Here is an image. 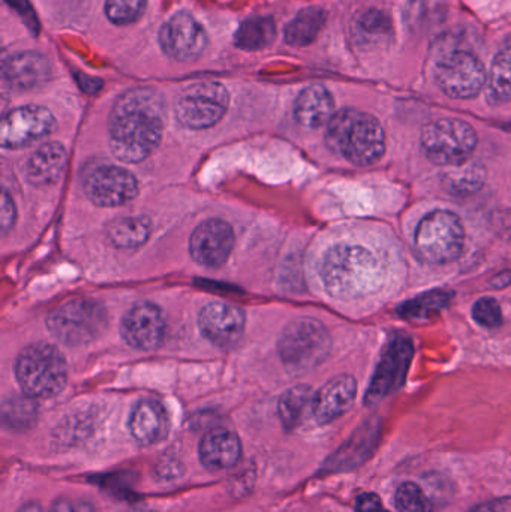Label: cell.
I'll return each mask as SVG.
<instances>
[{"mask_svg": "<svg viewBox=\"0 0 511 512\" xmlns=\"http://www.w3.org/2000/svg\"><path fill=\"white\" fill-rule=\"evenodd\" d=\"M47 325L50 333L63 345H89L107 328V310L98 301L77 298L54 309L48 316Z\"/></svg>", "mask_w": 511, "mask_h": 512, "instance_id": "obj_5", "label": "cell"}, {"mask_svg": "<svg viewBox=\"0 0 511 512\" xmlns=\"http://www.w3.org/2000/svg\"><path fill=\"white\" fill-rule=\"evenodd\" d=\"M452 292L447 291H431L413 298V300L405 301L398 307V313L402 318H429L434 313L441 312L449 306L452 301Z\"/></svg>", "mask_w": 511, "mask_h": 512, "instance_id": "obj_31", "label": "cell"}, {"mask_svg": "<svg viewBox=\"0 0 511 512\" xmlns=\"http://www.w3.org/2000/svg\"><path fill=\"white\" fill-rule=\"evenodd\" d=\"M437 80L450 98H474L485 86V66L473 53L453 51L438 63Z\"/></svg>", "mask_w": 511, "mask_h": 512, "instance_id": "obj_11", "label": "cell"}, {"mask_svg": "<svg viewBox=\"0 0 511 512\" xmlns=\"http://www.w3.org/2000/svg\"><path fill=\"white\" fill-rule=\"evenodd\" d=\"M50 512H75V508H72V505L65 499H60V501L54 502Z\"/></svg>", "mask_w": 511, "mask_h": 512, "instance_id": "obj_41", "label": "cell"}, {"mask_svg": "<svg viewBox=\"0 0 511 512\" xmlns=\"http://www.w3.org/2000/svg\"><path fill=\"white\" fill-rule=\"evenodd\" d=\"M66 159L68 155L62 144H44L27 161V180L35 186L56 185L65 171Z\"/></svg>", "mask_w": 511, "mask_h": 512, "instance_id": "obj_23", "label": "cell"}, {"mask_svg": "<svg viewBox=\"0 0 511 512\" xmlns=\"http://www.w3.org/2000/svg\"><path fill=\"white\" fill-rule=\"evenodd\" d=\"M129 430L135 441L140 444H158L164 441L170 432L167 411L156 400H143L132 411Z\"/></svg>", "mask_w": 511, "mask_h": 512, "instance_id": "obj_20", "label": "cell"}, {"mask_svg": "<svg viewBox=\"0 0 511 512\" xmlns=\"http://www.w3.org/2000/svg\"><path fill=\"white\" fill-rule=\"evenodd\" d=\"M198 456L204 468L210 471H225L239 463L242 457V442L233 430H210L201 439Z\"/></svg>", "mask_w": 511, "mask_h": 512, "instance_id": "obj_19", "label": "cell"}, {"mask_svg": "<svg viewBox=\"0 0 511 512\" xmlns=\"http://www.w3.org/2000/svg\"><path fill=\"white\" fill-rule=\"evenodd\" d=\"M18 512H42V510L38 504H26L23 505Z\"/></svg>", "mask_w": 511, "mask_h": 512, "instance_id": "obj_42", "label": "cell"}, {"mask_svg": "<svg viewBox=\"0 0 511 512\" xmlns=\"http://www.w3.org/2000/svg\"><path fill=\"white\" fill-rule=\"evenodd\" d=\"M396 510L399 512H434V504L423 492L422 487L414 483H404L396 490Z\"/></svg>", "mask_w": 511, "mask_h": 512, "instance_id": "obj_33", "label": "cell"}, {"mask_svg": "<svg viewBox=\"0 0 511 512\" xmlns=\"http://www.w3.org/2000/svg\"><path fill=\"white\" fill-rule=\"evenodd\" d=\"M446 9V0H410L405 20L413 32H423L440 23Z\"/></svg>", "mask_w": 511, "mask_h": 512, "instance_id": "obj_30", "label": "cell"}, {"mask_svg": "<svg viewBox=\"0 0 511 512\" xmlns=\"http://www.w3.org/2000/svg\"><path fill=\"white\" fill-rule=\"evenodd\" d=\"M54 128L56 119L47 108L35 105L15 108L3 117L0 141L5 149H20L47 137Z\"/></svg>", "mask_w": 511, "mask_h": 512, "instance_id": "obj_13", "label": "cell"}, {"mask_svg": "<svg viewBox=\"0 0 511 512\" xmlns=\"http://www.w3.org/2000/svg\"><path fill=\"white\" fill-rule=\"evenodd\" d=\"M165 327L164 313L156 304L138 303L123 318L122 336L132 348L153 351L164 340Z\"/></svg>", "mask_w": 511, "mask_h": 512, "instance_id": "obj_15", "label": "cell"}, {"mask_svg": "<svg viewBox=\"0 0 511 512\" xmlns=\"http://www.w3.org/2000/svg\"><path fill=\"white\" fill-rule=\"evenodd\" d=\"M357 512H386L380 496L375 493H363L356 499Z\"/></svg>", "mask_w": 511, "mask_h": 512, "instance_id": "obj_38", "label": "cell"}, {"mask_svg": "<svg viewBox=\"0 0 511 512\" xmlns=\"http://www.w3.org/2000/svg\"><path fill=\"white\" fill-rule=\"evenodd\" d=\"M335 101L332 93L320 84L306 87L296 104H294V117L303 128L317 129L326 125L335 116Z\"/></svg>", "mask_w": 511, "mask_h": 512, "instance_id": "obj_22", "label": "cell"}, {"mask_svg": "<svg viewBox=\"0 0 511 512\" xmlns=\"http://www.w3.org/2000/svg\"><path fill=\"white\" fill-rule=\"evenodd\" d=\"M326 23V12L321 8L303 9L285 29V41L293 47L312 44Z\"/></svg>", "mask_w": 511, "mask_h": 512, "instance_id": "obj_26", "label": "cell"}, {"mask_svg": "<svg viewBox=\"0 0 511 512\" xmlns=\"http://www.w3.org/2000/svg\"><path fill=\"white\" fill-rule=\"evenodd\" d=\"M234 248L233 228L219 219L201 224L192 233L189 252L198 264L206 267H221L230 258Z\"/></svg>", "mask_w": 511, "mask_h": 512, "instance_id": "obj_16", "label": "cell"}, {"mask_svg": "<svg viewBox=\"0 0 511 512\" xmlns=\"http://www.w3.org/2000/svg\"><path fill=\"white\" fill-rule=\"evenodd\" d=\"M198 327L213 345L230 348L242 337L245 330V313L234 304L216 301L201 309Z\"/></svg>", "mask_w": 511, "mask_h": 512, "instance_id": "obj_17", "label": "cell"}, {"mask_svg": "<svg viewBox=\"0 0 511 512\" xmlns=\"http://www.w3.org/2000/svg\"><path fill=\"white\" fill-rule=\"evenodd\" d=\"M164 128L165 104L161 93L150 87L128 90L111 110V152L120 161L138 164L155 152Z\"/></svg>", "mask_w": 511, "mask_h": 512, "instance_id": "obj_1", "label": "cell"}, {"mask_svg": "<svg viewBox=\"0 0 511 512\" xmlns=\"http://www.w3.org/2000/svg\"><path fill=\"white\" fill-rule=\"evenodd\" d=\"M510 504L509 502H488V504H480L477 507H474L473 510L468 512H509Z\"/></svg>", "mask_w": 511, "mask_h": 512, "instance_id": "obj_39", "label": "cell"}, {"mask_svg": "<svg viewBox=\"0 0 511 512\" xmlns=\"http://www.w3.org/2000/svg\"><path fill=\"white\" fill-rule=\"evenodd\" d=\"M473 318L477 324L485 328H498L503 324V312L495 298L483 297L473 307Z\"/></svg>", "mask_w": 511, "mask_h": 512, "instance_id": "obj_36", "label": "cell"}, {"mask_svg": "<svg viewBox=\"0 0 511 512\" xmlns=\"http://www.w3.org/2000/svg\"><path fill=\"white\" fill-rule=\"evenodd\" d=\"M413 357V340L404 334L393 336L381 354L380 363L372 376L371 385L365 396V403L369 406L377 405L396 388L401 387Z\"/></svg>", "mask_w": 511, "mask_h": 512, "instance_id": "obj_10", "label": "cell"}, {"mask_svg": "<svg viewBox=\"0 0 511 512\" xmlns=\"http://www.w3.org/2000/svg\"><path fill=\"white\" fill-rule=\"evenodd\" d=\"M489 87L498 101H511V47L504 48L495 57Z\"/></svg>", "mask_w": 511, "mask_h": 512, "instance_id": "obj_32", "label": "cell"}, {"mask_svg": "<svg viewBox=\"0 0 511 512\" xmlns=\"http://www.w3.org/2000/svg\"><path fill=\"white\" fill-rule=\"evenodd\" d=\"M320 274L333 298L357 300L381 288L386 268L374 252L363 246L338 245L324 255Z\"/></svg>", "mask_w": 511, "mask_h": 512, "instance_id": "obj_2", "label": "cell"}, {"mask_svg": "<svg viewBox=\"0 0 511 512\" xmlns=\"http://www.w3.org/2000/svg\"><path fill=\"white\" fill-rule=\"evenodd\" d=\"M332 339L321 322L311 318L291 322L279 340V355L293 372H308L320 366L330 354Z\"/></svg>", "mask_w": 511, "mask_h": 512, "instance_id": "obj_6", "label": "cell"}, {"mask_svg": "<svg viewBox=\"0 0 511 512\" xmlns=\"http://www.w3.org/2000/svg\"><path fill=\"white\" fill-rule=\"evenodd\" d=\"M228 102L230 96L222 84L215 81L191 84L177 98V120L195 131L212 128L227 113Z\"/></svg>", "mask_w": 511, "mask_h": 512, "instance_id": "obj_9", "label": "cell"}, {"mask_svg": "<svg viewBox=\"0 0 511 512\" xmlns=\"http://www.w3.org/2000/svg\"><path fill=\"white\" fill-rule=\"evenodd\" d=\"M81 87H83L86 92H96V90L101 87V81L95 80V78H89L87 75L81 77Z\"/></svg>", "mask_w": 511, "mask_h": 512, "instance_id": "obj_40", "label": "cell"}, {"mask_svg": "<svg viewBox=\"0 0 511 512\" xmlns=\"http://www.w3.org/2000/svg\"><path fill=\"white\" fill-rule=\"evenodd\" d=\"M159 42L173 59H197L207 44L206 30L188 12H177L162 26Z\"/></svg>", "mask_w": 511, "mask_h": 512, "instance_id": "obj_14", "label": "cell"}, {"mask_svg": "<svg viewBox=\"0 0 511 512\" xmlns=\"http://www.w3.org/2000/svg\"><path fill=\"white\" fill-rule=\"evenodd\" d=\"M47 57L36 51L14 54L3 62V80L14 89H30L50 77Z\"/></svg>", "mask_w": 511, "mask_h": 512, "instance_id": "obj_21", "label": "cell"}, {"mask_svg": "<svg viewBox=\"0 0 511 512\" xmlns=\"http://www.w3.org/2000/svg\"><path fill=\"white\" fill-rule=\"evenodd\" d=\"M84 192L99 207H119L138 195L134 174L116 165L93 168L84 180Z\"/></svg>", "mask_w": 511, "mask_h": 512, "instance_id": "obj_12", "label": "cell"}, {"mask_svg": "<svg viewBox=\"0 0 511 512\" xmlns=\"http://www.w3.org/2000/svg\"><path fill=\"white\" fill-rule=\"evenodd\" d=\"M477 132L470 123L440 119L429 123L422 134V146L429 161L438 165L464 164L477 147Z\"/></svg>", "mask_w": 511, "mask_h": 512, "instance_id": "obj_8", "label": "cell"}, {"mask_svg": "<svg viewBox=\"0 0 511 512\" xmlns=\"http://www.w3.org/2000/svg\"><path fill=\"white\" fill-rule=\"evenodd\" d=\"M276 36L273 18L252 17L239 27L236 33V45L246 51H258L269 47Z\"/></svg>", "mask_w": 511, "mask_h": 512, "instance_id": "obj_28", "label": "cell"}, {"mask_svg": "<svg viewBox=\"0 0 511 512\" xmlns=\"http://www.w3.org/2000/svg\"><path fill=\"white\" fill-rule=\"evenodd\" d=\"M486 168L480 162L467 161L464 164L453 165L449 170L444 171L441 176L444 188L450 194L458 197H470L477 194L485 185Z\"/></svg>", "mask_w": 511, "mask_h": 512, "instance_id": "obj_24", "label": "cell"}, {"mask_svg": "<svg viewBox=\"0 0 511 512\" xmlns=\"http://www.w3.org/2000/svg\"><path fill=\"white\" fill-rule=\"evenodd\" d=\"M315 394H312L311 387L308 385H296L285 391L284 396L279 400V418L285 429L293 430L299 426L305 415L306 409L314 402Z\"/></svg>", "mask_w": 511, "mask_h": 512, "instance_id": "obj_29", "label": "cell"}, {"mask_svg": "<svg viewBox=\"0 0 511 512\" xmlns=\"http://www.w3.org/2000/svg\"><path fill=\"white\" fill-rule=\"evenodd\" d=\"M15 376L26 396L48 399L65 388L68 366L59 349L47 343H36L18 355Z\"/></svg>", "mask_w": 511, "mask_h": 512, "instance_id": "obj_4", "label": "cell"}, {"mask_svg": "<svg viewBox=\"0 0 511 512\" xmlns=\"http://www.w3.org/2000/svg\"><path fill=\"white\" fill-rule=\"evenodd\" d=\"M152 233V225L147 218H120L107 228L108 240L117 248L131 249L144 245Z\"/></svg>", "mask_w": 511, "mask_h": 512, "instance_id": "obj_25", "label": "cell"}, {"mask_svg": "<svg viewBox=\"0 0 511 512\" xmlns=\"http://www.w3.org/2000/svg\"><path fill=\"white\" fill-rule=\"evenodd\" d=\"M327 146L351 164L369 167L386 153L383 126L371 114L354 108L338 111L327 123Z\"/></svg>", "mask_w": 511, "mask_h": 512, "instance_id": "obj_3", "label": "cell"}, {"mask_svg": "<svg viewBox=\"0 0 511 512\" xmlns=\"http://www.w3.org/2000/svg\"><path fill=\"white\" fill-rule=\"evenodd\" d=\"M146 0H107L105 12L116 24H131L143 15Z\"/></svg>", "mask_w": 511, "mask_h": 512, "instance_id": "obj_35", "label": "cell"}, {"mask_svg": "<svg viewBox=\"0 0 511 512\" xmlns=\"http://www.w3.org/2000/svg\"><path fill=\"white\" fill-rule=\"evenodd\" d=\"M416 251L429 264H449L462 254L465 231L461 219L447 210H435L420 222L416 230Z\"/></svg>", "mask_w": 511, "mask_h": 512, "instance_id": "obj_7", "label": "cell"}, {"mask_svg": "<svg viewBox=\"0 0 511 512\" xmlns=\"http://www.w3.org/2000/svg\"><path fill=\"white\" fill-rule=\"evenodd\" d=\"M392 35V21L380 9H368L356 18L354 36L362 45H381Z\"/></svg>", "mask_w": 511, "mask_h": 512, "instance_id": "obj_27", "label": "cell"}, {"mask_svg": "<svg viewBox=\"0 0 511 512\" xmlns=\"http://www.w3.org/2000/svg\"><path fill=\"white\" fill-rule=\"evenodd\" d=\"M357 396V381L341 375L327 382L314 396L312 415L318 424H330L350 411Z\"/></svg>", "mask_w": 511, "mask_h": 512, "instance_id": "obj_18", "label": "cell"}, {"mask_svg": "<svg viewBox=\"0 0 511 512\" xmlns=\"http://www.w3.org/2000/svg\"><path fill=\"white\" fill-rule=\"evenodd\" d=\"M15 219H17V209H15L14 201L8 192L3 191L2 197V215H0V225H2V233L6 234L14 227Z\"/></svg>", "mask_w": 511, "mask_h": 512, "instance_id": "obj_37", "label": "cell"}, {"mask_svg": "<svg viewBox=\"0 0 511 512\" xmlns=\"http://www.w3.org/2000/svg\"><path fill=\"white\" fill-rule=\"evenodd\" d=\"M32 397H15L3 405V420L11 427H26L35 420L36 408Z\"/></svg>", "mask_w": 511, "mask_h": 512, "instance_id": "obj_34", "label": "cell"}]
</instances>
